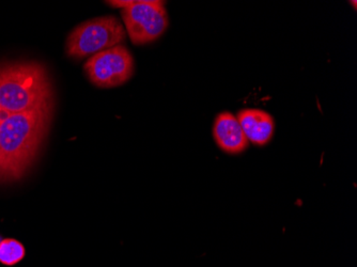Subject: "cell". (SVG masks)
<instances>
[{
	"label": "cell",
	"mask_w": 357,
	"mask_h": 267,
	"mask_svg": "<svg viewBox=\"0 0 357 267\" xmlns=\"http://www.w3.org/2000/svg\"><path fill=\"white\" fill-rule=\"evenodd\" d=\"M54 101L0 119V182L23 178L32 166L53 116Z\"/></svg>",
	"instance_id": "6da1fadb"
},
{
	"label": "cell",
	"mask_w": 357,
	"mask_h": 267,
	"mask_svg": "<svg viewBox=\"0 0 357 267\" xmlns=\"http://www.w3.org/2000/svg\"><path fill=\"white\" fill-rule=\"evenodd\" d=\"M54 101L47 72L37 62L0 66V108L9 112H26Z\"/></svg>",
	"instance_id": "7a4b0ae2"
},
{
	"label": "cell",
	"mask_w": 357,
	"mask_h": 267,
	"mask_svg": "<svg viewBox=\"0 0 357 267\" xmlns=\"http://www.w3.org/2000/svg\"><path fill=\"white\" fill-rule=\"evenodd\" d=\"M126 30L115 16H104L80 24L68 38L67 54L79 60L120 45Z\"/></svg>",
	"instance_id": "3957f363"
},
{
	"label": "cell",
	"mask_w": 357,
	"mask_h": 267,
	"mask_svg": "<svg viewBox=\"0 0 357 267\" xmlns=\"http://www.w3.org/2000/svg\"><path fill=\"white\" fill-rule=\"evenodd\" d=\"M112 7L121 8V16L131 42L144 45L155 41L167 29L168 15L163 1H107Z\"/></svg>",
	"instance_id": "277c9868"
},
{
	"label": "cell",
	"mask_w": 357,
	"mask_h": 267,
	"mask_svg": "<svg viewBox=\"0 0 357 267\" xmlns=\"http://www.w3.org/2000/svg\"><path fill=\"white\" fill-rule=\"evenodd\" d=\"M84 68L96 87L114 88L133 76L134 60L126 46L117 45L91 56Z\"/></svg>",
	"instance_id": "5b68a950"
},
{
	"label": "cell",
	"mask_w": 357,
	"mask_h": 267,
	"mask_svg": "<svg viewBox=\"0 0 357 267\" xmlns=\"http://www.w3.org/2000/svg\"><path fill=\"white\" fill-rule=\"evenodd\" d=\"M213 136L220 150L232 155L245 151L250 144L238 118L230 112H222L216 116Z\"/></svg>",
	"instance_id": "8992f818"
},
{
	"label": "cell",
	"mask_w": 357,
	"mask_h": 267,
	"mask_svg": "<svg viewBox=\"0 0 357 267\" xmlns=\"http://www.w3.org/2000/svg\"><path fill=\"white\" fill-rule=\"evenodd\" d=\"M238 121L248 142L255 146H266L274 135V119L264 110L242 109L238 112Z\"/></svg>",
	"instance_id": "52a82bcc"
},
{
	"label": "cell",
	"mask_w": 357,
	"mask_h": 267,
	"mask_svg": "<svg viewBox=\"0 0 357 267\" xmlns=\"http://www.w3.org/2000/svg\"><path fill=\"white\" fill-rule=\"evenodd\" d=\"M26 249L24 245L14 238L0 241V263L5 266H15L24 260Z\"/></svg>",
	"instance_id": "ba28073f"
},
{
	"label": "cell",
	"mask_w": 357,
	"mask_h": 267,
	"mask_svg": "<svg viewBox=\"0 0 357 267\" xmlns=\"http://www.w3.org/2000/svg\"><path fill=\"white\" fill-rule=\"evenodd\" d=\"M5 114V110H3V114ZM3 114H1V116H3ZM1 116H0V119H1Z\"/></svg>",
	"instance_id": "9c48e42d"
}]
</instances>
